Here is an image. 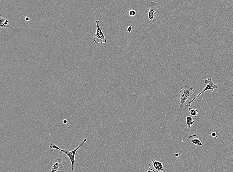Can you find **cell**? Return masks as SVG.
<instances>
[{"label":"cell","mask_w":233,"mask_h":172,"mask_svg":"<svg viewBox=\"0 0 233 172\" xmlns=\"http://www.w3.org/2000/svg\"><path fill=\"white\" fill-rule=\"evenodd\" d=\"M193 92V90L191 87L186 84L183 85L182 88L180 89L179 93L180 99V108H182L185 106V102L188 98L192 95Z\"/></svg>","instance_id":"1"},{"label":"cell","mask_w":233,"mask_h":172,"mask_svg":"<svg viewBox=\"0 0 233 172\" xmlns=\"http://www.w3.org/2000/svg\"><path fill=\"white\" fill-rule=\"evenodd\" d=\"M149 7V10L148 14V17L152 22H155L159 15V4L157 2L151 1L150 2Z\"/></svg>","instance_id":"2"},{"label":"cell","mask_w":233,"mask_h":172,"mask_svg":"<svg viewBox=\"0 0 233 172\" xmlns=\"http://www.w3.org/2000/svg\"><path fill=\"white\" fill-rule=\"evenodd\" d=\"M87 139H84L83 141L80 144L77 148L72 151H69L68 150L67 148L65 149L64 150H62L61 148H60L59 149V150L60 152V153L64 154L66 155L67 157L69 158V159H70L72 165V171H74V170L76 153L77 152L78 150L79 149L85 142H87Z\"/></svg>","instance_id":"3"},{"label":"cell","mask_w":233,"mask_h":172,"mask_svg":"<svg viewBox=\"0 0 233 172\" xmlns=\"http://www.w3.org/2000/svg\"><path fill=\"white\" fill-rule=\"evenodd\" d=\"M205 82L206 86L205 87L204 90L202 91L198 95H197L196 97L193 98V99L190 100L189 102L185 104V106L189 107L191 106L192 103L202 93L205 92L208 90H211L212 92H213L214 90H216L217 88H218V85L216 84H215L213 82L211 79H208L206 80H205Z\"/></svg>","instance_id":"4"},{"label":"cell","mask_w":233,"mask_h":172,"mask_svg":"<svg viewBox=\"0 0 233 172\" xmlns=\"http://www.w3.org/2000/svg\"><path fill=\"white\" fill-rule=\"evenodd\" d=\"M96 23L97 28L95 33L93 35L94 41L96 44L106 43V37L100 27V21L97 20L96 21Z\"/></svg>","instance_id":"5"},{"label":"cell","mask_w":233,"mask_h":172,"mask_svg":"<svg viewBox=\"0 0 233 172\" xmlns=\"http://www.w3.org/2000/svg\"><path fill=\"white\" fill-rule=\"evenodd\" d=\"M149 165V169L154 172H163L165 171L162 163L155 160H152Z\"/></svg>","instance_id":"6"},{"label":"cell","mask_w":233,"mask_h":172,"mask_svg":"<svg viewBox=\"0 0 233 172\" xmlns=\"http://www.w3.org/2000/svg\"><path fill=\"white\" fill-rule=\"evenodd\" d=\"M63 161L61 158L59 157L57 158L55 161L50 172H57L61 170L64 166Z\"/></svg>","instance_id":"7"},{"label":"cell","mask_w":233,"mask_h":172,"mask_svg":"<svg viewBox=\"0 0 233 172\" xmlns=\"http://www.w3.org/2000/svg\"><path fill=\"white\" fill-rule=\"evenodd\" d=\"M0 28L1 29L5 28L12 29V26L9 24L8 20L2 15L0 16Z\"/></svg>","instance_id":"8"},{"label":"cell","mask_w":233,"mask_h":172,"mask_svg":"<svg viewBox=\"0 0 233 172\" xmlns=\"http://www.w3.org/2000/svg\"><path fill=\"white\" fill-rule=\"evenodd\" d=\"M189 141L197 146H203V145L201 142L198 136L195 135H192L189 137Z\"/></svg>","instance_id":"9"},{"label":"cell","mask_w":233,"mask_h":172,"mask_svg":"<svg viewBox=\"0 0 233 172\" xmlns=\"http://www.w3.org/2000/svg\"><path fill=\"white\" fill-rule=\"evenodd\" d=\"M194 118L190 117H187L186 118V122L187 128L188 130H190L191 128V126L193 124L194 122Z\"/></svg>","instance_id":"10"},{"label":"cell","mask_w":233,"mask_h":172,"mask_svg":"<svg viewBox=\"0 0 233 172\" xmlns=\"http://www.w3.org/2000/svg\"><path fill=\"white\" fill-rule=\"evenodd\" d=\"M189 110V114L192 116H196L198 115V111L196 109H192L191 107H189L188 108Z\"/></svg>","instance_id":"11"},{"label":"cell","mask_w":233,"mask_h":172,"mask_svg":"<svg viewBox=\"0 0 233 172\" xmlns=\"http://www.w3.org/2000/svg\"><path fill=\"white\" fill-rule=\"evenodd\" d=\"M136 12L135 10H130L129 12V14L131 16L134 17L135 16L136 14Z\"/></svg>","instance_id":"12"},{"label":"cell","mask_w":233,"mask_h":172,"mask_svg":"<svg viewBox=\"0 0 233 172\" xmlns=\"http://www.w3.org/2000/svg\"><path fill=\"white\" fill-rule=\"evenodd\" d=\"M133 26L131 24H130V25H129V26L127 28V32L129 33H130L131 32L132 29H133Z\"/></svg>","instance_id":"13"},{"label":"cell","mask_w":233,"mask_h":172,"mask_svg":"<svg viewBox=\"0 0 233 172\" xmlns=\"http://www.w3.org/2000/svg\"><path fill=\"white\" fill-rule=\"evenodd\" d=\"M218 135L217 132H213L211 133L212 137L215 138L218 137Z\"/></svg>","instance_id":"14"},{"label":"cell","mask_w":233,"mask_h":172,"mask_svg":"<svg viewBox=\"0 0 233 172\" xmlns=\"http://www.w3.org/2000/svg\"><path fill=\"white\" fill-rule=\"evenodd\" d=\"M25 20L26 21H28L29 20H30V19H29V17H26L25 18Z\"/></svg>","instance_id":"15"},{"label":"cell","mask_w":233,"mask_h":172,"mask_svg":"<svg viewBox=\"0 0 233 172\" xmlns=\"http://www.w3.org/2000/svg\"><path fill=\"white\" fill-rule=\"evenodd\" d=\"M180 155H181V154H180L179 155V154H178V153H176L175 154V156L176 157H178V156H180Z\"/></svg>","instance_id":"16"},{"label":"cell","mask_w":233,"mask_h":172,"mask_svg":"<svg viewBox=\"0 0 233 172\" xmlns=\"http://www.w3.org/2000/svg\"><path fill=\"white\" fill-rule=\"evenodd\" d=\"M147 172H152L151 171V170L149 169H147Z\"/></svg>","instance_id":"17"}]
</instances>
